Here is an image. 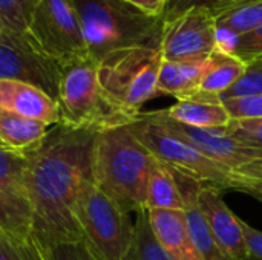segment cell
I'll return each mask as SVG.
<instances>
[{"mask_svg":"<svg viewBox=\"0 0 262 260\" xmlns=\"http://www.w3.org/2000/svg\"><path fill=\"white\" fill-rule=\"evenodd\" d=\"M256 199H259V201H261V202H262V196H258Z\"/></svg>","mask_w":262,"mask_h":260,"instance_id":"obj_35","label":"cell"},{"mask_svg":"<svg viewBox=\"0 0 262 260\" xmlns=\"http://www.w3.org/2000/svg\"><path fill=\"white\" fill-rule=\"evenodd\" d=\"M161 110L172 121L200 129H224L232 121L220 97L203 92H196L190 98L177 100L175 104Z\"/></svg>","mask_w":262,"mask_h":260,"instance_id":"obj_16","label":"cell"},{"mask_svg":"<svg viewBox=\"0 0 262 260\" xmlns=\"http://www.w3.org/2000/svg\"><path fill=\"white\" fill-rule=\"evenodd\" d=\"M63 64L45 54L26 32L0 28V80L31 84L57 101Z\"/></svg>","mask_w":262,"mask_h":260,"instance_id":"obj_9","label":"cell"},{"mask_svg":"<svg viewBox=\"0 0 262 260\" xmlns=\"http://www.w3.org/2000/svg\"><path fill=\"white\" fill-rule=\"evenodd\" d=\"M262 25V0H252L216 17L218 34H227L232 38L250 32Z\"/></svg>","mask_w":262,"mask_h":260,"instance_id":"obj_23","label":"cell"},{"mask_svg":"<svg viewBox=\"0 0 262 260\" xmlns=\"http://www.w3.org/2000/svg\"><path fill=\"white\" fill-rule=\"evenodd\" d=\"M173 172V170H172ZM175 173V172H173ZM175 178L178 181V185L181 188L183 198H184V224L187 228V233L195 245V248L198 250L200 256L203 260H233L229 257L224 250L220 247V244L216 242V239L213 238V234L210 233L204 216L201 215L200 208H198V192L200 187L203 185L201 182L190 179L187 176H183L180 173H175Z\"/></svg>","mask_w":262,"mask_h":260,"instance_id":"obj_15","label":"cell"},{"mask_svg":"<svg viewBox=\"0 0 262 260\" xmlns=\"http://www.w3.org/2000/svg\"><path fill=\"white\" fill-rule=\"evenodd\" d=\"M38 0H0V28L26 32Z\"/></svg>","mask_w":262,"mask_h":260,"instance_id":"obj_24","label":"cell"},{"mask_svg":"<svg viewBox=\"0 0 262 260\" xmlns=\"http://www.w3.org/2000/svg\"><path fill=\"white\" fill-rule=\"evenodd\" d=\"M81 25L88 54L100 61L106 54L130 46H161L163 17H154L124 0H69Z\"/></svg>","mask_w":262,"mask_h":260,"instance_id":"obj_3","label":"cell"},{"mask_svg":"<svg viewBox=\"0 0 262 260\" xmlns=\"http://www.w3.org/2000/svg\"><path fill=\"white\" fill-rule=\"evenodd\" d=\"M244 70L246 61L218 44V48L209 57L207 70L203 77L198 92L221 97L243 77Z\"/></svg>","mask_w":262,"mask_h":260,"instance_id":"obj_20","label":"cell"},{"mask_svg":"<svg viewBox=\"0 0 262 260\" xmlns=\"http://www.w3.org/2000/svg\"><path fill=\"white\" fill-rule=\"evenodd\" d=\"M218 44L216 17L206 8H192L163 23L161 51L166 61L206 60Z\"/></svg>","mask_w":262,"mask_h":260,"instance_id":"obj_10","label":"cell"},{"mask_svg":"<svg viewBox=\"0 0 262 260\" xmlns=\"http://www.w3.org/2000/svg\"><path fill=\"white\" fill-rule=\"evenodd\" d=\"M26 34L63 66L89 57L80 20L69 0H38Z\"/></svg>","mask_w":262,"mask_h":260,"instance_id":"obj_8","label":"cell"},{"mask_svg":"<svg viewBox=\"0 0 262 260\" xmlns=\"http://www.w3.org/2000/svg\"><path fill=\"white\" fill-rule=\"evenodd\" d=\"M124 2L130 3L132 6L154 17H163L169 3V0H124Z\"/></svg>","mask_w":262,"mask_h":260,"instance_id":"obj_34","label":"cell"},{"mask_svg":"<svg viewBox=\"0 0 262 260\" xmlns=\"http://www.w3.org/2000/svg\"><path fill=\"white\" fill-rule=\"evenodd\" d=\"M227 190L262 196V158L246 162L230 172Z\"/></svg>","mask_w":262,"mask_h":260,"instance_id":"obj_25","label":"cell"},{"mask_svg":"<svg viewBox=\"0 0 262 260\" xmlns=\"http://www.w3.org/2000/svg\"><path fill=\"white\" fill-rule=\"evenodd\" d=\"M0 260H46V257L31 236L17 238L0 231Z\"/></svg>","mask_w":262,"mask_h":260,"instance_id":"obj_26","label":"cell"},{"mask_svg":"<svg viewBox=\"0 0 262 260\" xmlns=\"http://www.w3.org/2000/svg\"><path fill=\"white\" fill-rule=\"evenodd\" d=\"M43 251L46 260H103L84 239L58 244Z\"/></svg>","mask_w":262,"mask_h":260,"instance_id":"obj_30","label":"cell"},{"mask_svg":"<svg viewBox=\"0 0 262 260\" xmlns=\"http://www.w3.org/2000/svg\"><path fill=\"white\" fill-rule=\"evenodd\" d=\"M146 210L183 211L184 198L175 173L160 161H154L146 190Z\"/></svg>","mask_w":262,"mask_h":260,"instance_id":"obj_21","label":"cell"},{"mask_svg":"<svg viewBox=\"0 0 262 260\" xmlns=\"http://www.w3.org/2000/svg\"><path fill=\"white\" fill-rule=\"evenodd\" d=\"M124 260H172L152 230L147 210L135 213L134 238Z\"/></svg>","mask_w":262,"mask_h":260,"instance_id":"obj_22","label":"cell"},{"mask_svg":"<svg viewBox=\"0 0 262 260\" xmlns=\"http://www.w3.org/2000/svg\"><path fill=\"white\" fill-rule=\"evenodd\" d=\"M209 58L193 61L163 60L158 75V95H170L177 100L193 97L207 70Z\"/></svg>","mask_w":262,"mask_h":260,"instance_id":"obj_18","label":"cell"},{"mask_svg":"<svg viewBox=\"0 0 262 260\" xmlns=\"http://www.w3.org/2000/svg\"><path fill=\"white\" fill-rule=\"evenodd\" d=\"M196 202L210 233L224 250V253L233 260H247L243 219H239L227 207L220 192L210 185L203 184L200 187Z\"/></svg>","mask_w":262,"mask_h":260,"instance_id":"obj_13","label":"cell"},{"mask_svg":"<svg viewBox=\"0 0 262 260\" xmlns=\"http://www.w3.org/2000/svg\"><path fill=\"white\" fill-rule=\"evenodd\" d=\"M152 230L172 260H203L195 248L186 224L183 211L147 210Z\"/></svg>","mask_w":262,"mask_h":260,"instance_id":"obj_17","label":"cell"},{"mask_svg":"<svg viewBox=\"0 0 262 260\" xmlns=\"http://www.w3.org/2000/svg\"><path fill=\"white\" fill-rule=\"evenodd\" d=\"M223 46V44H221ZM224 48V46H223ZM229 52L241 58L243 61H250L252 58L262 55V25L256 29L246 32L243 35H238L232 38L230 46L226 48Z\"/></svg>","mask_w":262,"mask_h":260,"instance_id":"obj_31","label":"cell"},{"mask_svg":"<svg viewBox=\"0 0 262 260\" xmlns=\"http://www.w3.org/2000/svg\"><path fill=\"white\" fill-rule=\"evenodd\" d=\"M26 169V156L0 143V231L17 238H29L32 230Z\"/></svg>","mask_w":262,"mask_h":260,"instance_id":"obj_11","label":"cell"},{"mask_svg":"<svg viewBox=\"0 0 262 260\" xmlns=\"http://www.w3.org/2000/svg\"><path fill=\"white\" fill-rule=\"evenodd\" d=\"M147 113L150 118H154L157 123H160L170 133H173L180 139L189 143L196 150H200L203 155H206L212 161H216V162L229 167L230 170H233L246 162H250L253 159L262 158L261 150H256L253 147H249V146L236 141L224 129L190 127V126L172 121L170 118H167L163 113V110H150Z\"/></svg>","mask_w":262,"mask_h":260,"instance_id":"obj_12","label":"cell"},{"mask_svg":"<svg viewBox=\"0 0 262 260\" xmlns=\"http://www.w3.org/2000/svg\"><path fill=\"white\" fill-rule=\"evenodd\" d=\"M127 126L150 155L175 173L210 185L218 192L227 190L232 172L229 167L212 161L193 146L170 133L147 112H140Z\"/></svg>","mask_w":262,"mask_h":260,"instance_id":"obj_7","label":"cell"},{"mask_svg":"<svg viewBox=\"0 0 262 260\" xmlns=\"http://www.w3.org/2000/svg\"><path fill=\"white\" fill-rule=\"evenodd\" d=\"M155 158L127 124L101 130L92 149V181L129 215L146 210L149 172Z\"/></svg>","mask_w":262,"mask_h":260,"instance_id":"obj_2","label":"cell"},{"mask_svg":"<svg viewBox=\"0 0 262 260\" xmlns=\"http://www.w3.org/2000/svg\"><path fill=\"white\" fill-rule=\"evenodd\" d=\"M252 0H169L167 8L163 14V21H169L180 14L192 9V8H206L209 9L215 17L238 8L241 5H246Z\"/></svg>","mask_w":262,"mask_h":260,"instance_id":"obj_27","label":"cell"},{"mask_svg":"<svg viewBox=\"0 0 262 260\" xmlns=\"http://www.w3.org/2000/svg\"><path fill=\"white\" fill-rule=\"evenodd\" d=\"M0 107L49 127L61 121L58 104L43 90L20 81L0 80Z\"/></svg>","mask_w":262,"mask_h":260,"instance_id":"obj_14","label":"cell"},{"mask_svg":"<svg viewBox=\"0 0 262 260\" xmlns=\"http://www.w3.org/2000/svg\"><path fill=\"white\" fill-rule=\"evenodd\" d=\"M49 126L20 116L0 107V143L17 153L26 155L37 149L45 139Z\"/></svg>","mask_w":262,"mask_h":260,"instance_id":"obj_19","label":"cell"},{"mask_svg":"<svg viewBox=\"0 0 262 260\" xmlns=\"http://www.w3.org/2000/svg\"><path fill=\"white\" fill-rule=\"evenodd\" d=\"M83 239L103 260H124L134 238V221L88 179L74 205Z\"/></svg>","mask_w":262,"mask_h":260,"instance_id":"obj_6","label":"cell"},{"mask_svg":"<svg viewBox=\"0 0 262 260\" xmlns=\"http://www.w3.org/2000/svg\"><path fill=\"white\" fill-rule=\"evenodd\" d=\"M262 93V55L252 58L246 63V70L243 77L229 89L226 90L220 100H230L239 97H250V95H261Z\"/></svg>","mask_w":262,"mask_h":260,"instance_id":"obj_28","label":"cell"},{"mask_svg":"<svg viewBox=\"0 0 262 260\" xmlns=\"http://www.w3.org/2000/svg\"><path fill=\"white\" fill-rule=\"evenodd\" d=\"M232 120H249V118H262V93L230 98L223 101Z\"/></svg>","mask_w":262,"mask_h":260,"instance_id":"obj_32","label":"cell"},{"mask_svg":"<svg viewBox=\"0 0 262 260\" xmlns=\"http://www.w3.org/2000/svg\"><path fill=\"white\" fill-rule=\"evenodd\" d=\"M98 132L58 123L26 153V184L32 205L31 238L41 250L83 239L74 216L77 196L92 179V149Z\"/></svg>","mask_w":262,"mask_h":260,"instance_id":"obj_1","label":"cell"},{"mask_svg":"<svg viewBox=\"0 0 262 260\" xmlns=\"http://www.w3.org/2000/svg\"><path fill=\"white\" fill-rule=\"evenodd\" d=\"M243 231L247 248V260H262V231L243 221Z\"/></svg>","mask_w":262,"mask_h":260,"instance_id":"obj_33","label":"cell"},{"mask_svg":"<svg viewBox=\"0 0 262 260\" xmlns=\"http://www.w3.org/2000/svg\"><path fill=\"white\" fill-rule=\"evenodd\" d=\"M163 60L161 46H130L115 49L98 61V81L106 97L130 121L158 97Z\"/></svg>","mask_w":262,"mask_h":260,"instance_id":"obj_4","label":"cell"},{"mask_svg":"<svg viewBox=\"0 0 262 260\" xmlns=\"http://www.w3.org/2000/svg\"><path fill=\"white\" fill-rule=\"evenodd\" d=\"M57 104L60 123L71 127L101 132L130 123L106 97L98 81V61L91 57L63 66Z\"/></svg>","mask_w":262,"mask_h":260,"instance_id":"obj_5","label":"cell"},{"mask_svg":"<svg viewBox=\"0 0 262 260\" xmlns=\"http://www.w3.org/2000/svg\"><path fill=\"white\" fill-rule=\"evenodd\" d=\"M224 130L236 141L262 152V118L232 120Z\"/></svg>","mask_w":262,"mask_h":260,"instance_id":"obj_29","label":"cell"}]
</instances>
